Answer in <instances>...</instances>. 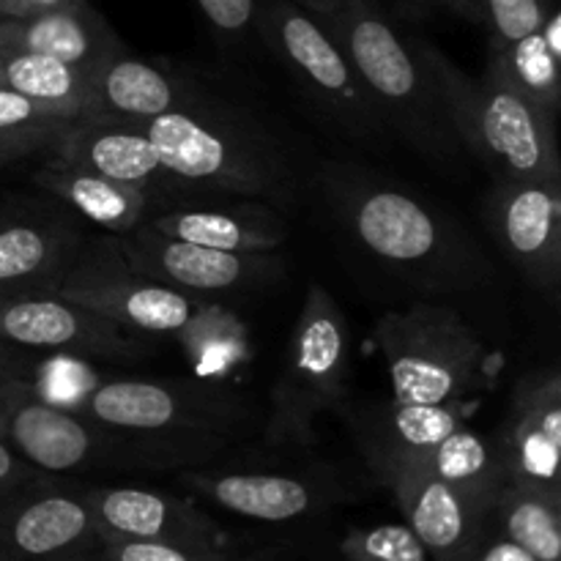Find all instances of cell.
Wrapping results in <instances>:
<instances>
[{
  "instance_id": "cell-42",
  "label": "cell",
  "mask_w": 561,
  "mask_h": 561,
  "mask_svg": "<svg viewBox=\"0 0 561 561\" xmlns=\"http://www.w3.org/2000/svg\"><path fill=\"white\" fill-rule=\"evenodd\" d=\"M22 296H33V290L5 288V285H0V305H5V301H11V299H22Z\"/></svg>"
},
{
  "instance_id": "cell-16",
  "label": "cell",
  "mask_w": 561,
  "mask_h": 561,
  "mask_svg": "<svg viewBox=\"0 0 561 561\" xmlns=\"http://www.w3.org/2000/svg\"><path fill=\"white\" fill-rule=\"evenodd\" d=\"M383 485L394 493L411 535L433 561H471L491 526V510L433 474L427 466H411Z\"/></svg>"
},
{
  "instance_id": "cell-47",
  "label": "cell",
  "mask_w": 561,
  "mask_h": 561,
  "mask_svg": "<svg viewBox=\"0 0 561 561\" xmlns=\"http://www.w3.org/2000/svg\"><path fill=\"white\" fill-rule=\"evenodd\" d=\"M0 22H3V16H0Z\"/></svg>"
},
{
  "instance_id": "cell-29",
  "label": "cell",
  "mask_w": 561,
  "mask_h": 561,
  "mask_svg": "<svg viewBox=\"0 0 561 561\" xmlns=\"http://www.w3.org/2000/svg\"><path fill=\"white\" fill-rule=\"evenodd\" d=\"M504 75L546 113L559 118L561 104V53L546 42L540 31L491 55Z\"/></svg>"
},
{
  "instance_id": "cell-35",
  "label": "cell",
  "mask_w": 561,
  "mask_h": 561,
  "mask_svg": "<svg viewBox=\"0 0 561 561\" xmlns=\"http://www.w3.org/2000/svg\"><path fill=\"white\" fill-rule=\"evenodd\" d=\"M36 480H44V474H38L33 466H27L25 460L0 438V496L20 491V488L31 485V482Z\"/></svg>"
},
{
  "instance_id": "cell-4",
  "label": "cell",
  "mask_w": 561,
  "mask_h": 561,
  "mask_svg": "<svg viewBox=\"0 0 561 561\" xmlns=\"http://www.w3.org/2000/svg\"><path fill=\"white\" fill-rule=\"evenodd\" d=\"M365 85L387 131L403 137L427 159L458 157L453 129L436 80L422 58L420 38H403L392 22L367 0H343L321 16Z\"/></svg>"
},
{
  "instance_id": "cell-9",
  "label": "cell",
  "mask_w": 561,
  "mask_h": 561,
  "mask_svg": "<svg viewBox=\"0 0 561 561\" xmlns=\"http://www.w3.org/2000/svg\"><path fill=\"white\" fill-rule=\"evenodd\" d=\"M58 296L88 307L135 332L179 334L203 310V299L137 272L121 252L118 239L82 247L58 285Z\"/></svg>"
},
{
  "instance_id": "cell-17",
  "label": "cell",
  "mask_w": 561,
  "mask_h": 561,
  "mask_svg": "<svg viewBox=\"0 0 561 561\" xmlns=\"http://www.w3.org/2000/svg\"><path fill=\"white\" fill-rule=\"evenodd\" d=\"M181 482L225 513L261 524H288L321 513L340 496L332 480L321 474L288 471H206L184 469Z\"/></svg>"
},
{
  "instance_id": "cell-15",
  "label": "cell",
  "mask_w": 561,
  "mask_h": 561,
  "mask_svg": "<svg viewBox=\"0 0 561 561\" xmlns=\"http://www.w3.org/2000/svg\"><path fill=\"white\" fill-rule=\"evenodd\" d=\"M496 442L507 482L561 499V378L557 370L531 373L515 387Z\"/></svg>"
},
{
  "instance_id": "cell-48",
  "label": "cell",
  "mask_w": 561,
  "mask_h": 561,
  "mask_svg": "<svg viewBox=\"0 0 561 561\" xmlns=\"http://www.w3.org/2000/svg\"><path fill=\"white\" fill-rule=\"evenodd\" d=\"M0 217H3V211H0Z\"/></svg>"
},
{
  "instance_id": "cell-28",
  "label": "cell",
  "mask_w": 561,
  "mask_h": 561,
  "mask_svg": "<svg viewBox=\"0 0 561 561\" xmlns=\"http://www.w3.org/2000/svg\"><path fill=\"white\" fill-rule=\"evenodd\" d=\"M491 524L540 561H561V499L504 482L491 507Z\"/></svg>"
},
{
  "instance_id": "cell-33",
  "label": "cell",
  "mask_w": 561,
  "mask_h": 561,
  "mask_svg": "<svg viewBox=\"0 0 561 561\" xmlns=\"http://www.w3.org/2000/svg\"><path fill=\"white\" fill-rule=\"evenodd\" d=\"M96 561H230L217 546H175L148 540H99L88 548Z\"/></svg>"
},
{
  "instance_id": "cell-44",
  "label": "cell",
  "mask_w": 561,
  "mask_h": 561,
  "mask_svg": "<svg viewBox=\"0 0 561 561\" xmlns=\"http://www.w3.org/2000/svg\"><path fill=\"white\" fill-rule=\"evenodd\" d=\"M11 383H14V381H0V398H3V394H5V389H9Z\"/></svg>"
},
{
  "instance_id": "cell-3",
  "label": "cell",
  "mask_w": 561,
  "mask_h": 561,
  "mask_svg": "<svg viewBox=\"0 0 561 561\" xmlns=\"http://www.w3.org/2000/svg\"><path fill=\"white\" fill-rule=\"evenodd\" d=\"M162 168L195 190L239 197L290 195V168L266 129L230 104L192 93L157 118L140 121Z\"/></svg>"
},
{
  "instance_id": "cell-19",
  "label": "cell",
  "mask_w": 561,
  "mask_h": 561,
  "mask_svg": "<svg viewBox=\"0 0 561 561\" xmlns=\"http://www.w3.org/2000/svg\"><path fill=\"white\" fill-rule=\"evenodd\" d=\"M348 422L362 458L383 485L398 471L425 466L436 444L463 425V403H365L348 411Z\"/></svg>"
},
{
  "instance_id": "cell-5",
  "label": "cell",
  "mask_w": 561,
  "mask_h": 561,
  "mask_svg": "<svg viewBox=\"0 0 561 561\" xmlns=\"http://www.w3.org/2000/svg\"><path fill=\"white\" fill-rule=\"evenodd\" d=\"M420 49L460 146L496 179L561 181L557 118L537 107L496 60H488L485 75L471 80L427 42H420Z\"/></svg>"
},
{
  "instance_id": "cell-37",
  "label": "cell",
  "mask_w": 561,
  "mask_h": 561,
  "mask_svg": "<svg viewBox=\"0 0 561 561\" xmlns=\"http://www.w3.org/2000/svg\"><path fill=\"white\" fill-rule=\"evenodd\" d=\"M38 362L33 359V351L11 345L0 337V381H31Z\"/></svg>"
},
{
  "instance_id": "cell-6",
  "label": "cell",
  "mask_w": 561,
  "mask_h": 561,
  "mask_svg": "<svg viewBox=\"0 0 561 561\" xmlns=\"http://www.w3.org/2000/svg\"><path fill=\"white\" fill-rule=\"evenodd\" d=\"M373 340L387 362L398 403H460L477 387L482 343L449 307L416 305L405 312H387L376 323Z\"/></svg>"
},
{
  "instance_id": "cell-31",
  "label": "cell",
  "mask_w": 561,
  "mask_h": 561,
  "mask_svg": "<svg viewBox=\"0 0 561 561\" xmlns=\"http://www.w3.org/2000/svg\"><path fill=\"white\" fill-rule=\"evenodd\" d=\"M345 561H431L405 524L354 529L343 540Z\"/></svg>"
},
{
  "instance_id": "cell-26",
  "label": "cell",
  "mask_w": 561,
  "mask_h": 561,
  "mask_svg": "<svg viewBox=\"0 0 561 561\" xmlns=\"http://www.w3.org/2000/svg\"><path fill=\"white\" fill-rule=\"evenodd\" d=\"M427 469L477 504L491 510L493 499L507 482L496 438L460 425L436 444L425 460Z\"/></svg>"
},
{
  "instance_id": "cell-38",
  "label": "cell",
  "mask_w": 561,
  "mask_h": 561,
  "mask_svg": "<svg viewBox=\"0 0 561 561\" xmlns=\"http://www.w3.org/2000/svg\"><path fill=\"white\" fill-rule=\"evenodd\" d=\"M66 3H71V0H0V16L3 20H31V16Z\"/></svg>"
},
{
  "instance_id": "cell-21",
  "label": "cell",
  "mask_w": 561,
  "mask_h": 561,
  "mask_svg": "<svg viewBox=\"0 0 561 561\" xmlns=\"http://www.w3.org/2000/svg\"><path fill=\"white\" fill-rule=\"evenodd\" d=\"M85 247V230L64 214L0 217V285L58 294V285Z\"/></svg>"
},
{
  "instance_id": "cell-13",
  "label": "cell",
  "mask_w": 561,
  "mask_h": 561,
  "mask_svg": "<svg viewBox=\"0 0 561 561\" xmlns=\"http://www.w3.org/2000/svg\"><path fill=\"white\" fill-rule=\"evenodd\" d=\"M0 337L33 351L75 359H129L142 354V340L88 307L58 294H33L0 305Z\"/></svg>"
},
{
  "instance_id": "cell-39",
  "label": "cell",
  "mask_w": 561,
  "mask_h": 561,
  "mask_svg": "<svg viewBox=\"0 0 561 561\" xmlns=\"http://www.w3.org/2000/svg\"><path fill=\"white\" fill-rule=\"evenodd\" d=\"M36 151L38 148H33L31 142L0 135V168H3V164L16 162V159H22V157H31V153H36Z\"/></svg>"
},
{
  "instance_id": "cell-14",
  "label": "cell",
  "mask_w": 561,
  "mask_h": 561,
  "mask_svg": "<svg viewBox=\"0 0 561 561\" xmlns=\"http://www.w3.org/2000/svg\"><path fill=\"white\" fill-rule=\"evenodd\" d=\"M485 222L504 255L546 290L561 279V181L496 179Z\"/></svg>"
},
{
  "instance_id": "cell-43",
  "label": "cell",
  "mask_w": 561,
  "mask_h": 561,
  "mask_svg": "<svg viewBox=\"0 0 561 561\" xmlns=\"http://www.w3.org/2000/svg\"><path fill=\"white\" fill-rule=\"evenodd\" d=\"M58 561H96V559H93L88 551H82V553H75V557H66V559H58Z\"/></svg>"
},
{
  "instance_id": "cell-8",
  "label": "cell",
  "mask_w": 561,
  "mask_h": 561,
  "mask_svg": "<svg viewBox=\"0 0 561 561\" xmlns=\"http://www.w3.org/2000/svg\"><path fill=\"white\" fill-rule=\"evenodd\" d=\"M257 22L266 44L283 60L301 93L343 135L362 142H381L387 137L381 115L323 20L294 3H268Z\"/></svg>"
},
{
  "instance_id": "cell-46",
  "label": "cell",
  "mask_w": 561,
  "mask_h": 561,
  "mask_svg": "<svg viewBox=\"0 0 561 561\" xmlns=\"http://www.w3.org/2000/svg\"><path fill=\"white\" fill-rule=\"evenodd\" d=\"M0 55H3V53H0ZM0 85H3V75H0Z\"/></svg>"
},
{
  "instance_id": "cell-34",
  "label": "cell",
  "mask_w": 561,
  "mask_h": 561,
  "mask_svg": "<svg viewBox=\"0 0 561 561\" xmlns=\"http://www.w3.org/2000/svg\"><path fill=\"white\" fill-rule=\"evenodd\" d=\"M203 16L222 36H241L255 20V0H197Z\"/></svg>"
},
{
  "instance_id": "cell-20",
  "label": "cell",
  "mask_w": 561,
  "mask_h": 561,
  "mask_svg": "<svg viewBox=\"0 0 561 561\" xmlns=\"http://www.w3.org/2000/svg\"><path fill=\"white\" fill-rule=\"evenodd\" d=\"M99 540L217 546L219 526L197 504L151 488H85Z\"/></svg>"
},
{
  "instance_id": "cell-18",
  "label": "cell",
  "mask_w": 561,
  "mask_h": 561,
  "mask_svg": "<svg viewBox=\"0 0 561 561\" xmlns=\"http://www.w3.org/2000/svg\"><path fill=\"white\" fill-rule=\"evenodd\" d=\"M53 157L71 168L140 186L153 201L168 195L164 192L168 184H181L162 168L140 121L115 118V115H77L55 140Z\"/></svg>"
},
{
  "instance_id": "cell-32",
  "label": "cell",
  "mask_w": 561,
  "mask_h": 561,
  "mask_svg": "<svg viewBox=\"0 0 561 561\" xmlns=\"http://www.w3.org/2000/svg\"><path fill=\"white\" fill-rule=\"evenodd\" d=\"M546 14V0H480V20L491 27L493 49L510 47L540 31Z\"/></svg>"
},
{
  "instance_id": "cell-11",
  "label": "cell",
  "mask_w": 561,
  "mask_h": 561,
  "mask_svg": "<svg viewBox=\"0 0 561 561\" xmlns=\"http://www.w3.org/2000/svg\"><path fill=\"white\" fill-rule=\"evenodd\" d=\"M0 438L44 477L115 466L113 442L80 411L60 409L14 381L0 398Z\"/></svg>"
},
{
  "instance_id": "cell-22",
  "label": "cell",
  "mask_w": 561,
  "mask_h": 561,
  "mask_svg": "<svg viewBox=\"0 0 561 561\" xmlns=\"http://www.w3.org/2000/svg\"><path fill=\"white\" fill-rule=\"evenodd\" d=\"M0 38L5 49L49 55L85 71H93L124 49L107 22L85 0H71L31 20H3Z\"/></svg>"
},
{
  "instance_id": "cell-45",
  "label": "cell",
  "mask_w": 561,
  "mask_h": 561,
  "mask_svg": "<svg viewBox=\"0 0 561 561\" xmlns=\"http://www.w3.org/2000/svg\"><path fill=\"white\" fill-rule=\"evenodd\" d=\"M3 49H5V47H3V38H0V53H3Z\"/></svg>"
},
{
  "instance_id": "cell-40",
  "label": "cell",
  "mask_w": 561,
  "mask_h": 561,
  "mask_svg": "<svg viewBox=\"0 0 561 561\" xmlns=\"http://www.w3.org/2000/svg\"><path fill=\"white\" fill-rule=\"evenodd\" d=\"M449 9L460 11V14L471 16V20H480V0H442Z\"/></svg>"
},
{
  "instance_id": "cell-2",
  "label": "cell",
  "mask_w": 561,
  "mask_h": 561,
  "mask_svg": "<svg viewBox=\"0 0 561 561\" xmlns=\"http://www.w3.org/2000/svg\"><path fill=\"white\" fill-rule=\"evenodd\" d=\"M329 201L356 244L416 288H471L488 272L482 252L453 219L389 181L332 168Z\"/></svg>"
},
{
  "instance_id": "cell-24",
  "label": "cell",
  "mask_w": 561,
  "mask_h": 561,
  "mask_svg": "<svg viewBox=\"0 0 561 561\" xmlns=\"http://www.w3.org/2000/svg\"><path fill=\"white\" fill-rule=\"evenodd\" d=\"M186 82L170 71L135 58L126 49L115 53L91 71V110L126 121H148L170 113L192 96Z\"/></svg>"
},
{
  "instance_id": "cell-27",
  "label": "cell",
  "mask_w": 561,
  "mask_h": 561,
  "mask_svg": "<svg viewBox=\"0 0 561 561\" xmlns=\"http://www.w3.org/2000/svg\"><path fill=\"white\" fill-rule=\"evenodd\" d=\"M0 75H3V88L42 104H53L69 115H82L91 110V71L80 66L64 64L49 55L3 49Z\"/></svg>"
},
{
  "instance_id": "cell-23",
  "label": "cell",
  "mask_w": 561,
  "mask_h": 561,
  "mask_svg": "<svg viewBox=\"0 0 561 561\" xmlns=\"http://www.w3.org/2000/svg\"><path fill=\"white\" fill-rule=\"evenodd\" d=\"M146 222L164 236L225 252H277L288 239L277 211L261 203L175 206L153 214Z\"/></svg>"
},
{
  "instance_id": "cell-10",
  "label": "cell",
  "mask_w": 561,
  "mask_h": 561,
  "mask_svg": "<svg viewBox=\"0 0 561 561\" xmlns=\"http://www.w3.org/2000/svg\"><path fill=\"white\" fill-rule=\"evenodd\" d=\"M118 239L126 261L146 277L190 296L239 294L283 277L277 252H225L173 239L142 222Z\"/></svg>"
},
{
  "instance_id": "cell-41",
  "label": "cell",
  "mask_w": 561,
  "mask_h": 561,
  "mask_svg": "<svg viewBox=\"0 0 561 561\" xmlns=\"http://www.w3.org/2000/svg\"><path fill=\"white\" fill-rule=\"evenodd\" d=\"M301 5H307L310 11H318L321 16H329L337 11V5L343 3V0H299Z\"/></svg>"
},
{
  "instance_id": "cell-36",
  "label": "cell",
  "mask_w": 561,
  "mask_h": 561,
  "mask_svg": "<svg viewBox=\"0 0 561 561\" xmlns=\"http://www.w3.org/2000/svg\"><path fill=\"white\" fill-rule=\"evenodd\" d=\"M471 561H540V559L531 557L526 548H520L518 542L504 537L502 531H499V535H491V526H488L485 537H482L480 546H477Z\"/></svg>"
},
{
  "instance_id": "cell-25",
  "label": "cell",
  "mask_w": 561,
  "mask_h": 561,
  "mask_svg": "<svg viewBox=\"0 0 561 561\" xmlns=\"http://www.w3.org/2000/svg\"><path fill=\"white\" fill-rule=\"evenodd\" d=\"M36 184L60 197L77 217L91 219L113 236H124L151 217L153 197L146 190L88 170L71 168L60 159H49L36 173Z\"/></svg>"
},
{
  "instance_id": "cell-1",
  "label": "cell",
  "mask_w": 561,
  "mask_h": 561,
  "mask_svg": "<svg viewBox=\"0 0 561 561\" xmlns=\"http://www.w3.org/2000/svg\"><path fill=\"white\" fill-rule=\"evenodd\" d=\"M113 442L115 466L195 469L252 431L257 409L233 389L184 378L99 381L80 409Z\"/></svg>"
},
{
  "instance_id": "cell-30",
  "label": "cell",
  "mask_w": 561,
  "mask_h": 561,
  "mask_svg": "<svg viewBox=\"0 0 561 561\" xmlns=\"http://www.w3.org/2000/svg\"><path fill=\"white\" fill-rule=\"evenodd\" d=\"M75 118L77 115H69L66 110L42 104L0 85V135L31 142L38 151H53L55 140Z\"/></svg>"
},
{
  "instance_id": "cell-7",
  "label": "cell",
  "mask_w": 561,
  "mask_h": 561,
  "mask_svg": "<svg viewBox=\"0 0 561 561\" xmlns=\"http://www.w3.org/2000/svg\"><path fill=\"white\" fill-rule=\"evenodd\" d=\"M348 323L323 285L307 288L305 307L290 337L288 359L272 389L266 436L277 444H310L316 420L340 409L348 381Z\"/></svg>"
},
{
  "instance_id": "cell-12",
  "label": "cell",
  "mask_w": 561,
  "mask_h": 561,
  "mask_svg": "<svg viewBox=\"0 0 561 561\" xmlns=\"http://www.w3.org/2000/svg\"><path fill=\"white\" fill-rule=\"evenodd\" d=\"M96 542L85 491L44 477L0 496V561H58Z\"/></svg>"
}]
</instances>
